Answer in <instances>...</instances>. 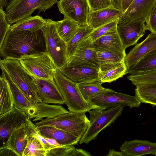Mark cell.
Listing matches in <instances>:
<instances>
[{
  "instance_id": "14",
  "label": "cell",
  "mask_w": 156,
  "mask_h": 156,
  "mask_svg": "<svg viewBox=\"0 0 156 156\" xmlns=\"http://www.w3.org/2000/svg\"><path fill=\"white\" fill-rule=\"evenodd\" d=\"M29 75L42 102L49 104H65L64 100L54 78L42 79Z\"/></svg>"
},
{
  "instance_id": "3",
  "label": "cell",
  "mask_w": 156,
  "mask_h": 156,
  "mask_svg": "<svg viewBox=\"0 0 156 156\" xmlns=\"http://www.w3.org/2000/svg\"><path fill=\"white\" fill-rule=\"evenodd\" d=\"M85 112H69L51 119H44L34 124L37 126H48L69 132L80 139L90 124Z\"/></svg>"
},
{
  "instance_id": "15",
  "label": "cell",
  "mask_w": 156,
  "mask_h": 156,
  "mask_svg": "<svg viewBox=\"0 0 156 156\" xmlns=\"http://www.w3.org/2000/svg\"><path fill=\"white\" fill-rule=\"evenodd\" d=\"M1 76L7 80L13 97L14 105L24 112L30 119L35 112L37 103L30 100L14 82L2 64L0 63Z\"/></svg>"
},
{
  "instance_id": "24",
  "label": "cell",
  "mask_w": 156,
  "mask_h": 156,
  "mask_svg": "<svg viewBox=\"0 0 156 156\" xmlns=\"http://www.w3.org/2000/svg\"><path fill=\"white\" fill-rule=\"evenodd\" d=\"M69 112L60 105H51L43 102L37 103L36 111L30 119L36 122L44 119H51Z\"/></svg>"
},
{
  "instance_id": "38",
  "label": "cell",
  "mask_w": 156,
  "mask_h": 156,
  "mask_svg": "<svg viewBox=\"0 0 156 156\" xmlns=\"http://www.w3.org/2000/svg\"><path fill=\"white\" fill-rule=\"evenodd\" d=\"M75 148L74 145H60L48 151L47 156H68Z\"/></svg>"
},
{
  "instance_id": "34",
  "label": "cell",
  "mask_w": 156,
  "mask_h": 156,
  "mask_svg": "<svg viewBox=\"0 0 156 156\" xmlns=\"http://www.w3.org/2000/svg\"><path fill=\"white\" fill-rule=\"evenodd\" d=\"M47 154L46 150L39 140L27 136V143L23 156H47Z\"/></svg>"
},
{
  "instance_id": "28",
  "label": "cell",
  "mask_w": 156,
  "mask_h": 156,
  "mask_svg": "<svg viewBox=\"0 0 156 156\" xmlns=\"http://www.w3.org/2000/svg\"><path fill=\"white\" fill-rule=\"evenodd\" d=\"M58 33L61 38L66 44L75 36L80 26L76 23L67 18L55 21Z\"/></svg>"
},
{
  "instance_id": "26",
  "label": "cell",
  "mask_w": 156,
  "mask_h": 156,
  "mask_svg": "<svg viewBox=\"0 0 156 156\" xmlns=\"http://www.w3.org/2000/svg\"><path fill=\"white\" fill-rule=\"evenodd\" d=\"M156 69V49L147 53L134 65L127 69L130 74L144 72Z\"/></svg>"
},
{
  "instance_id": "6",
  "label": "cell",
  "mask_w": 156,
  "mask_h": 156,
  "mask_svg": "<svg viewBox=\"0 0 156 156\" xmlns=\"http://www.w3.org/2000/svg\"><path fill=\"white\" fill-rule=\"evenodd\" d=\"M0 63L28 99L35 103L42 102L31 76L18 60L3 59L0 60Z\"/></svg>"
},
{
  "instance_id": "22",
  "label": "cell",
  "mask_w": 156,
  "mask_h": 156,
  "mask_svg": "<svg viewBox=\"0 0 156 156\" xmlns=\"http://www.w3.org/2000/svg\"><path fill=\"white\" fill-rule=\"evenodd\" d=\"M37 127L44 137L54 139L62 145H75L78 144L80 140L74 135L56 128L48 126Z\"/></svg>"
},
{
  "instance_id": "32",
  "label": "cell",
  "mask_w": 156,
  "mask_h": 156,
  "mask_svg": "<svg viewBox=\"0 0 156 156\" xmlns=\"http://www.w3.org/2000/svg\"><path fill=\"white\" fill-rule=\"evenodd\" d=\"M94 30L88 25L80 26L76 34L66 44L67 61L72 56L78 45L88 37Z\"/></svg>"
},
{
  "instance_id": "19",
  "label": "cell",
  "mask_w": 156,
  "mask_h": 156,
  "mask_svg": "<svg viewBox=\"0 0 156 156\" xmlns=\"http://www.w3.org/2000/svg\"><path fill=\"white\" fill-rule=\"evenodd\" d=\"M125 156H141L146 154L156 156V142L135 140L125 141L120 148Z\"/></svg>"
},
{
  "instance_id": "8",
  "label": "cell",
  "mask_w": 156,
  "mask_h": 156,
  "mask_svg": "<svg viewBox=\"0 0 156 156\" xmlns=\"http://www.w3.org/2000/svg\"><path fill=\"white\" fill-rule=\"evenodd\" d=\"M30 75L42 79L53 78L57 69L49 55L45 51L22 56L18 59Z\"/></svg>"
},
{
  "instance_id": "4",
  "label": "cell",
  "mask_w": 156,
  "mask_h": 156,
  "mask_svg": "<svg viewBox=\"0 0 156 156\" xmlns=\"http://www.w3.org/2000/svg\"><path fill=\"white\" fill-rule=\"evenodd\" d=\"M124 107L119 106L107 109H94L89 111L90 124L79 144H87L96 138L101 131L121 115Z\"/></svg>"
},
{
  "instance_id": "25",
  "label": "cell",
  "mask_w": 156,
  "mask_h": 156,
  "mask_svg": "<svg viewBox=\"0 0 156 156\" xmlns=\"http://www.w3.org/2000/svg\"><path fill=\"white\" fill-rule=\"evenodd\" d=\"M94 47L126 54L117 33L102 36L93 41Z\"/></svg>"
},
{
  "instance_id": "23",
  "label": "cell",
  "mask_w": 156,
  "mask_h": 156,
  "mask_svg": "<svg viewBox=\"0 0 156 156\" xmlns=\"http://www.w3.org/2000/svg\"><path fill=\"white\" fill-rule=\"evenodd\" d=\"M27 137L25 125L14 130L8 137L5 144L0 147L9 148L18 156H23L27 143Z\"/></svg>"
},
{
  "instance_id": "21",
  "label": "cell",
  "mask_w": 156,
  "mask_h": 156,
  "mask_svg": "<svg viewBox=\"0 0 156 156\" xmlns=\"http://www.w3.org/2000/svg\"><path fill=\"white\" fill-rule=\"evenodd\" d=\"M125 62L101 64L98 68V79L102 83H110L127 74Z\"/></svg>"
},
{
  "instance_id": "43",
  "label": "cell",
  "mask_w": 156,
  "mask_h": 156,
  "mask_svg": "<svg viewBox=\"0 0 156 156\" xmlns=\"http://www.w3.org/2000/svg\"><path fill=\"white\" fill-rule=\"evenodd\" d=\"M90 152L82 149L75 148L68 155V156H90Z\"/></svg>"
},
{
  "instance_id": "33",
  "label": "cell",
  "mask_w": 156,
  "mask_h": 156,
  "mask_svg": "<svg viewBox=\"0 0 156 156\" xmlns=\"http://www.w3.org/2000/svg\"><path fill=\"white\" fill-rule=\"evenodd\" d=\"M99 65L101 64L124 62L126 54L94 47Z\"/></svg>"
},
{
  "instance_id": "2",
  "label": "cell",
  "mask_w": 156,
  "mask_h": 156,
  "mask_svg": "<svg viewBox=\"0 0 156 156\" xmlns=\"http://www.w3.org/2000/svg\"><path fill=\"white\" fill-rule=\"evenodd\" d=\"M54 79L63 97L65 104L69 111L78 113H86L96 109L83 97L78 84L64 76L58 69L54 72Z\"/></svg>"
},
{
  "instance_id": "11",
  "label": "cell",
  "mask_w": 156,
  "mask_h": 156,
  "mask_svg": "<svg viewBox=\"0 0 156 156\" xmlns=\"http://www.w3.org/2000/svg\"><path fill=\"white\" fill-rule=\"evenodd\" d=\"M58 70L66 77L77 84L99 81L98 68L68 62Z\"/></svg>"
},
{
  "instance_id": "18",
  "label": "cell",
  "mask_w": 156,
  "mask_h": 156,
  "mask_svg": "<svg viewBox=\"0 0 156 156\" xmlns=\"http://www.w3.org/2000/svg\"><path fill=\"white\" fill-rule=\"evenodd\" d=\"M156 49V34L151 33L142 42L138 43L126 55L124 62L127 69L141 58Z\"/></svg>"
},
{
  "instance_id": "27",
  "label": "cell",
  "mask_w": 156,
  "mask_h": 156,
  "mask_svg": "<svg viewBox=\"0 0 156 156\" xmlns=\"http://www.w3.org/2000/svg\"><path fill=\"white\" fill-rule=\"evenodd\" d=\"M135 91L141 103L156 106V82L137 85Z\"/></svg>"
},
{
  "instance_id": "35",
  "label": "cell",
  "mask_w": 156,
  "mask_h": 156,
  "mask_svg": "<svg viewBox=\"0 0 156 156\" xmlns=\"http://www.w3.org/2000/svg\"><path fill=\"white\" fill-rule=\"evenodd\" d=\"M127 78L136 86L156 82V69L144 72L131 74Z\"/></svg>"
},
{
  "instance_id": "1",
  "label": "cell",
  "mask_w": 156,
  "mask_h": 156,
  "mask_svg": "<svg viewBox=\"0 0 156 156\" xmlns=\"http://www.w3.org/2000/svg\"><path fill=\"white\" fill-rule=\"evenodd\" d=\"M45 51V38L41 29L34 31L9 29L0 47L3 59L18 60L24 55Z\"/></svg>"
},
{
  "instance_id": "20",
  "label": "cell",
  "mask_w": 156,
  "mask_h": 156,
  "mask_svg": "<svg viewBox=\"0 0 156 156\" xmlns=\"http://www.w3.org/2000/svg\"><path fill=\"white\" fill-rule=\"evenodd\" d=\"M123 14L121 10L112 6L96 11H90L87 24L95 29L119 19Z\"/></svg>"
},
{
  "instance_id": "17",
  "label": "cell",
  "mask_w": 156,
  "mask_h": 156,
  "mask_svg": "<svg viewBox=\"0 0 156 156\" xmlns=\"http://www.w3.org/2000/svg\"><path fill=\"white\" fill-rule=\"evenodd\" d=\"M156 3V0H133L126 10L119 18L118 24L136 20H144Z\"/></svg>"
},
{
  "instance_id": "10",
  "label": "cell",
  "mask_w": 156,
  "mask_h": 156,
  "mask_svg": "<svg viewBox=\"0 0 156 156\" xmlns=\"http://www.w3.org/2000/svg\"><path fill=\"white\" fill-rule=\"evenodd\" d=\"M57 6L64 18L73 21L80 26L88 25L90 10L87 0H60Z\"/></svg>"
},
{
  "instance_id": "37",
  "label": "cell",
  "mask_w": 156,
  "mask_h": 156,
  "mask_svg": "<svg viewBox=\"0 0 156 156\" xmlns=\"http://www.w3.org/2000/svg\"><path fill=\"white\" fill-rule=\"evenodd\" d=\"M26 127L27 136L34 137L39 140L43 144L47 153L49 150L56 147L50 144L41 135L36 125L29 118L27 120Z\"/></svg>"
},
{
  "instance_id": "13",
  "label": "cell",
  "mask_w": 156,
  "mask_h": 156,
  "mask_svg": "<svg viewBox=\"0 0 156 156\" xmlns=\"http://www.w3.org/2000/svg\"><path fill=\"white\" fill-rule=\"evenodd\" d=\"M145 20H136L117 24V31L125 49L136 44L145 34Z\"/></svg>"
},
{
  "instance_id": "9",
  "label": "cell",
  "mask_w": 156,
  "mask_h": 156,
  "mask_svg": "<svg viewBox=\"0 0 156 156\" xmlns=\"http://www.w3.org/2000/svg\"><path fill=\"white\" fill-rule=\"evenodd\" d=\"M89 102L96 109L101 110L119 106L137 108L141 103L135 96L117 92L112 89L98 94Z\"/></svg>"
},
{
  "instance_id": "36",
  "label": "cell",
  "mask_w": 156,
  "mask_h": 156,
  "mask_svg": "<svg viewBox=\"0 0 156 156\" xmlns=\"http://www.w3.org/2000/svg\"><path fill=\"white\" fill-rule=\"evenodd\" d=\"M119 19L94 29L89 35L94 41L100 37L117 32V26Z\"/></svg>"
},
{
  "instance_id": "46",
  "label": "cell",
  "mask_w": 156,
  "mask_h": 156,
  "mask_svg": "<svg viewBox=\"0 0 156 156\" xmlns=\"http://www.w3.org/2000/svg\"><path fill=\"white\" fill-rule=\"evenodd\" d=\"M14 0H0V7L6 8Z\"/></svg>"
},
{
  "instance_id": "39",
  "label": "cell",
  "mask_w": 156,
  "mask_h": 156,
  "mask_svg": "<svg viewBox=\"0 0 156 156\" xmlns=\"http://www.w3.org/2000/svg\"><path fill=\"white\" fill-rule=\"evenodd\" d=\"M11 24L7 20L6 13L0 7V47L2 45L6 35L10 28Z\"/></svg>"
},
{
  "instance_id": "45",
  "label": "cell",
  "mask_w": 156,
  "mask_h": 156,
  "mask_svg": "<svg viewBox=\"0 0 156 156\" xmlns=\"http://www.w3.org/2000/svg\"><path fill=\"white\" fill-rule=\"evenodd\" d=\"M108 156H125L124 154L121 151H118L114 149H110L109 152L107 155Z\"/></svg>"
},
{
  "instance_id": "30",
  "label": "cell",
  "mask_w": 156,
  "mask_h": 156,
  "mask_svg": "<svg viewBox=\"0 0 156 156\" xmlns=\"http://www.w3.org/2000/svg\"><path fill=\"white\" fill-rule=\"evenodd\" d=\"M0 80V115H1L11 110L14 105L12 94L7 80L2 76Z\"/></svg>"
},
{
  "instance_id": "16",
  "label": "cell",
  "mask_w": 156,
  "mask_h": 156,
  "mask_svg": "<svg viewBox=\"0 0 156 156\" xmlns=\"http://www.w3.org/2000/svg\"><path fill=\"white\" fill-rule=\"evenodd\" d=\"M68 62L99 68V63L94 50L93 41L88 36L77 46Z\"/></svg>"
},
{
  "instance_id": "42",
  "label": "cell",
  "mask_w": 156,
  "mask_h": 156,
  "mask_svg": "<svg viewBox=\"0 0 156 156\" xmlns=\"http://www.w3.org/2000/svg\"><path fill=\"white\" fill-rule=\"evenodd\" d=\"M133 0H111L112 6L124 13L128 8Z\"/></svg>"
},
{
  "instance_id": "40",
  "label": "cell",
  "mask_w": 156,
  "mask_h": 156,
  "mask_svg": "<svg viewBox=\"0 0 156 156\" xmlns=\"http://www.w3.org/2000/svg\"><path fill=\"white\" fill-rule=\"evenodd\" d=\"M145 21L146 30L156 34V3Z\"/></svg>"
},
{
  "instance_id": "41",
  "label": "cell",
  "mask_w": 156,
  "mask_h": 156,
  "mask_svg": "<svg viewBox=\"0 0 156 156\" xmlns=\"http://www.w3.org/2000/svg\"><path fill=\"white\" fill-rule=\"evenodd\" d=\"M90 11H94L112 6L111 0H87Z\"/></svg>"
},
{
  "instance_id": "44",
  "label": "cell",
  "mask_w": 156,
  "mask_h": 156,
  "mask_svg": "<svg viewBox=\"0 0 156 156\" xmlns=\"http://www.w3.org/2000/svg\"><path fill=\"white\" fill-rule=\"evenodd\" d=\"M18 156L11 149L6 147L0 148V156Z\"/></svg>"
},
{
  "instance_id": "31",
  "label": "cell",
  "mask_w": 156,
  "mask_h": 156,
  "mask_svg": "<svg viewBox=\"0 0 156 156\" xmlns=\"http://www.w3.org/2000/svg\"><path fill=\"white\" fill-rule=\"evenodd\" d=\"M102 83L99 81L78 84L79 88L84 99L89 101L98 94L111 89L103 87Z\"/></svg>"
},
{
  "instance_id": "29",
  "label": "cell",
  "mask_w": 156,
  "mask_h": 156,
  "mask_svg": "<svg viewBox=\"0 0 156 156\" xmlns=\"http://www.w3.org/2000/svg\"><path fill=\"white\" fill-rule=\"evenodd\" d=\"M47 19L38 15L30 16L18 22L11 26L12 30L34 31L41 29L45 25Z\"/></svg>"
},
{
  "instance_id": "7",
  "label": "cell",
  "mask_w": 156,
  "mask_h": 156,
  "mask_svg": "<svg viewBox=\"0 0 156 156\" xmlns=\"http://www.w3.org/2000/svg\"><path fill=\"white\" fill-rule=\"evenodd\" d=\"M57 0H14L5 8L6 18L10 24L31 16L36 10L45 12L58 2Z\"/></svg>"
},
{
  "instance_id": "5",
  "label": "cell",
  "mask_w": 156,
  "mask_h": 156,
  "mask_svg": "<svg viewBox=\"0 0 156 156\" xmlns=\"http://www.w3.org/2000/svg\"><path fill=\"white\" fill-rule=\"evenodd\" d=\"M46 44V52L49 55L57 69H59L67 62V44L59 36L55 21L46 20L41 29Z\"/></svg>"
},
{
  "instance_id": "12",
  "label": "cell",
  "mask_w": 156,
  "mask_h": 156,
  "mask_svg": "<svg viewBox=\"0 0 156 156\" xmlns=\"http://www.w3.org/2000/svg\"><path fill=\"white\" fill-rule=\"evenodd\" d=\"M28 118L23 111L14 105L8 112L0 115V140L7 139L15 130L25 125Z\"/></svg>"
}]
</instances>
